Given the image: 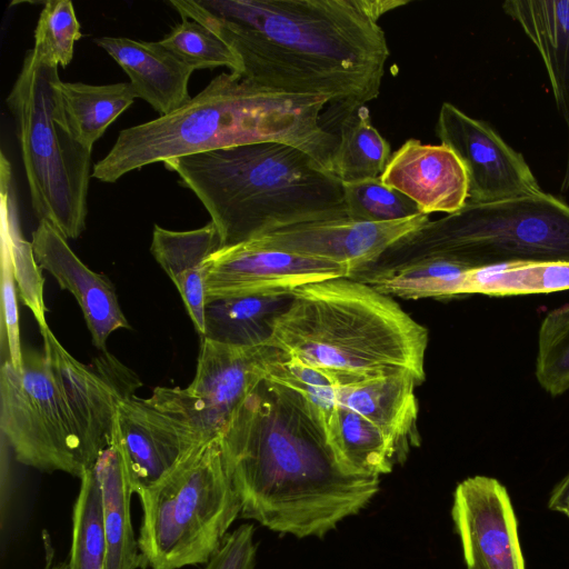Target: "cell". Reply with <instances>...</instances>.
Masks as SVG:
<instances>
[{
	"mask_svg": "<svg viewBox=\"0 0 569 569\" xmlns=\"http://www.w3.org/2000/svg\"><path fill=\"white\" fill-rule=\"evenodd\" d=\"M220 37L242 78L325 97L340 118L378 98L390 56L379 19L408 0H170Z\"/></svg>",
	"mask_w": 569,
	"mask_h": 569,
	"instance_id": "6da1fadb",
	"label": "cell"
},
{
	"mask_svg": "<svg viewBox=\"0 0 569 569\" xmlns=\"http://www.w3.org/2000/svg\"><path fill=\"white\" fill-rule=\"evenodd\" d=\"M241 517L298 538L323 537L379 491L337 457L301 396L264 379L219 436Z\"/></svg>",
	"mask_w": 569,
	"mask_h": 569,
	"instance_id": "7a4b0ae2",
	"label": "cell"
},
{
	"mask_svg": "<svg viewBox=\"0 0 569 569\" xmlns=\"http://www.w3.org/2000/svg\"><path fill=\"white\" fill-rule=\"evenodd\" d=\"M329 107L325 97L278 91L223 72L180 109L121 130L91 176L110 183L156 162L259 142L293 146L331 172L338 136L326 123Z\"/></svg>",
	"mask_w": 569,
	"mask_h": 569,
	"instance_id": "3957f363",
	"label": "cell"
},
{
	"mask_svg": "<svg viewBox=\"0 0 569 569\" xmlns=\"http://www.w3.org/2000/svg\"><path fill=\"white\" fill-rule=\"evenodd\" d=\"M277 320L270 343L339 387L400 371L425 381L428 330L400 305L351 277L306 283Z\"/></svg>",
	"mask_w": 569,
	"mask_h": 569,
	"instance_id": "277c9868",
	"label": "cell"
},
{
	"mask_svg": "<svg viewBox=\"0 0 569 569\" xmlns=\"http://www.w3.org/2000/svg\"><path fill=\"white\" fill-rule=\"evenodd\" d=\"M163 164L204 206L222 247L296 224L348 218L342 182L287 143L218 149Z\"/></svg>",
	"mask_w": 569,
	"mask_h": 569,
	"instance_id": "5b68a950",
	"label": "cell"
},
{
	"mask_svg": "<svg viewBox=\"0 0 569 569\" xmlns=\"http://www.w3.org/2000/svg\"><path fill=\"white\" fill-rule=\"evenodd\" d=\"M429 257L459 260L472 269L515 262H569V206L539 192L476 203L428 221L367 268L388 271Z\"/></svg>",
	"mask_w": 569,
	"mask_h": 569,
	"instance_id": "8992f818",
	"label": "cell"
},
{
	"mask_svg": "<svg viewBox=\"0 0 569 569\" xmlns=\"http://www.w3.org/2000/svg\"><path fill=\"white\" fill-rule=\"evenodd\" d=\"M61 84L58 64L32 48L6 101L16 121L34 214L68 240L86 229L91 150L70 127Z\"/></svg>",
	"mask_w": 569,
	"mask_h": 569,
	"instance_id": "52a82bcc",
	"label": "cell"
},
{
	"mask_svg": "<svg viewBox=\"0 0 569 569\" xmlns=\"http://www.w3.org/2000/svg\"><path fill=\"white\" fill-rule=\"evenodd\" d=\"M141 561L150 569L207 563L241 513L219 437L193 450L157 486L138 495Z\"/></svg>",
	"mask_w": 569,
	"mask_h": 569,
	"instance_id": "ba28073f",
	"label": "cell"
},
{
	"mask_svg": "<svg viewBox=\"0 0 569 569\" xmlns=\"http://www.w3.org/2000/svg\"><path fill=\"white\" fill-rule=\"evenodd\" d=\"M0 429L22 465L79 478L88 469L74 423L43 351L23 350L21 370L3 361Z\"/></svg>",
	"mask_w": 569,
	"mask_h": 569,
	"instance_id": "9c48e42d",
	"label": "cell"
},
{
	"mask_svg": "<svg viewBox=\"0 0 569 569\" xmlns=\"http://www.w3.org/2000/svg\"><path fill=\"white\" fill-rule=\"evenodd\" d=\"M282 352L270 342L241 347L202 338L191 383L187 388L157 387L147 399L187 423L204 442L210 441L220 436Z\"/></svg>",
	"mask_w": 569,
	"mask_h": 569,
	"instance_id": "30bf717a",
	"label": "cell"
},
{
	"mask_svg": "<svg viewBox=\"0 0 569 569\" xmlns=\"http://www.w3.org/2000/svg\"><path fill=\"white\" fill-rule=\"evenodd\" d=\"M43 353L74 423L88 468L112 441L117 407L133 391L123 387L126 368L112 356L89 367L73 358L52 331L40 330Z\"/></svg>",
	"mask_w": 569,
	"mask_h": 569,
	"instance_id": "8fae6325",
	"label": "cell"
},
{
	"mask_svg": "<svg viewBox=\"0 0 569 569\" xmlns=\"http://www.w3.org/2000/svg\"><path fill=\"white\" fill-rule=\"evenodd\" d=\"M436 132L440 142L455 152L466 169L468 201L486 203L542 191L523 157L488 122L443 102Z\"/></svg>",
	"mask_w": 569,
	"mask_h": 569,
	"instance_id": "7c38bea8",
	"label": "cell"
},
{
	"mask_svg": "<svg viewBox=\"0 0 569 569\" xmlns=\"http://www.w3.org/2000/svg\"><path fill=\"white\" fill-rule=\"evenodd\" d=\"M112 440L137 495L161 482L191 450L204 443L187 423L133 395L118 403Z\"/></svg>",
	"mask_w": 569,
	"mask_h": 569,
	"instance_id": "4fadbf2b",
	"label": "cell"
},
{
	"mask_svg": "<svg viewBox=\"0 0 569 569\" xmlns=\"http://www.w3.org/2000/svg\"><path fill=\"white\" fill-rule=\"evenodd\" d=\"M348 267L259 247L250 241L222 247L204 262L206 303L266 293L339 277Z\"/></svg>",
	"mask_w": 569,
	"mask_h": 569,
	"instance_id": "5bb4252c",
	"label": "cell"
},
{
	"mask_svg": "<svg viewBox=\"0 0 569 569\" xmlns=\"http://www.w3.org/2000/svg\"><path fill=\"white\" fill-rule=\"evenodd\" d=\"M428 221L429 216L425 213L378 223L342 218L296 224L249 241L262 248L345 266L352 276Z\"/></svg>",
	"mask_w": 569,
	"mask_h": 569,
	"instance_id": "9a60e30c",
	"label": "cell"
},
{
	"mask_svg": "<svg viewBox=\"0 0 569 569\" xmlns=\"http://www.w3.org/2000/svg\"><path fill=\"white\" fill-rule=\"evenodd\" d=\"M451 515L467 569H526L517 518L497 479L475 476L458 483Z\"/></svg>",
	"mask_w": 569,
	"mask_h": 569,
	"instance_id": "2e32d148",
	"label": "cell"
},
{
	"mask_svg": "<svg viewBox=\"0 0 569 569\" xmlns=\"http://www.w3.org/2000/svg\"><path fill=\"white\" fill-rule=\"evenodd\" d=\"M31 242L39 266L56 278L62 290L74 296L92 343L104 352L106 342L113 331L130 328L113 284L104 274L89 269L49 221H39Z\"/></svg>",
	"mask_w": 569,
	"mask_h": 569,
	"instance_id": "e0dca14e",
	"label": "cell"
},
{
	"mask_svg": "<svg viewBox=\"0 0 569 569\" xmlns=\"http://www.w3.org/2000/svg\"><path fill=\"white\" fill-rule=\"evenodd\" d=\"M381 181L410 198L422 213L457 212L468 201V177L447 146L411 138L391 153Z\"/></svg>",
	"mask_w": 569,
	"mask_h": 569,
	"instance_id": "ac0fdd59",
	"label": "cell"
},
{
	"mask_svg": "<svg viewBox=\"0 0 569 569\" xmlns=\"http://www.w3.org/2000/svg\"><path fill=\"white\" fill-rule=\"evenodd\" d=\"M94 42L128 74L137 98L147 101L160 117L180 109L191 100L188 83L194 70L159 41L101 37Z\"/></svg>",
	"mask_w": 569,
	"mask_h": 569,
	"instance_id": "d6986e66",
	"label": "cell"
},
{
	"mask_svg": "<svg viewBox=\"0 0 569 569\" xmlns=\"http://www.w3.org/2000/svg\"><path fill=\"white\" fill-rule=\"evenodd\" d=\"M503 11L537 48L557 108L567 128V162L561 189L569 188V0H507Z\"/></svg>",
	"mask_w": 569,
	"mask_h": 569,
	"instance_id": "ffe728a7",
	"label": "cell"
},
{
	"mask_svg": "<svg viewBox=\"0 0 569 569\" xmlns=\"http://www.w3.org/2000/svg\"><path fill=\"white\" fill-rule=\"evenodd\" d=\"M222 247L219 231L210 221L188 231L154 226L150 251L177 287L198 333L206 332L204 262Z\"/></svg>",
	"mask_w": 569,
	"mask_h": 569,
	"instance_id": "44dd1931",
	"label": "cell"
},
{
	"mask_svg": "<svg viewBox=\"0 0 569 569\" xmlns=\"http://www.w3.org/2000/svg\"><path fill=\"white\" fill-rule=\"evenodd\" d=\"M421 383L409 371L369 379L338 389V403L372 422L407 453L417 438Z\"/></svg>",
	"mask_w": 569,
	"mask_h": 569,
	"instance_id": "7402d4cb",
	"label": "cell"
},
{
	"mask_svg": "<svg viewBox=\"0 0 569 569\" xmlns=\"http://www.w3.org/2000/svg\"><path fill=\"white\" fill-rule=\"evenodd\" d=\"M292 299V290H278L208 302L203 338L241 347L269 343L277 320Z\"/></svg>",
	"mask_w": 569,
	"mask_h": 569,
	"instance_id": "603a6c76",
	"label": "cell"
},
{
	"mask_svg": "<svg viewBox=\"0 0 569 569\" xmlns=\"http://www.w3.org/2000/svg\"><path fill=\"white\" fill-rule=\"evenodd\" d=\"M103 500V525L107 542L104 569H136L140 562L138 542L130 519L133 493L118 445L111 443L93 463Z\"/></svg>",
	"mask_w": 569,
	"mask_h": 569,
	"instance_id": "cb8c5ba5",
	"label": "cell"
},
{
	"mask_svg": "<svg viewBox=\"0 0 569 569\" xmlns=\"http://www.w3.org/2000/svg\"><path fill=\"white\" fill-rule=\"evenodd\" d=\"M327 437L342 465L357 475L389 473L406 456L377 426L339 403L329 420Z\"/></svg>",
	"mask_w": 569,
	"mask_h": 569,
	"instance_id": "d4e9b609",
	"label": "cell"
},
{
	"mask_svg": "<svg viewBox=\"0 0 569 569\" xmlns=\"http://www.w3.org/2000/svg\"><path fill=\"white\" fill-rule=\"evenodd\" d=\"M0 203L1 247L10 256L19 297L34 316L40 330L48 329L42 269L36 259L32 242L27 241L21 233L11 164L3 152L0 160Z\"/></svg>",
	"mask_w": 569,
	"mask_h": 569,
	"instance_id": "484cf974",
	"label": "cell"
},
{
	"mask_svg": "<svg viewBox=\"0 0 569 569\" xmlns=\"http://www.w3.org/2000/svg\"><path fill=\"white\" fill-rule=\"evenodd\" d=\"M331 172L342 182L380 178L391 157L389 142L371 122L367 106L345 113L336 130Z\"/></svg>",
	"mask_w": 569,
	"mask_h": 569,
	"instance_id": "4316f807",
	"label": "cell"
},
{
	"mask_svg": "<svg viewBox=\"0 0 569 569\" xmlns=\"http://www.w3.org/2000/svg\"><path fill=\"white\" fill-rule=\"evenodd\" d=\"M563 290H569V262H515L470 269L462 274L457 296L506 297Z\"/></svg>",
	"mask_w": 569,
	"mask_h": 569,
	"instance_id": "83f0119b",
	"label": "cell"
},
{
	"mask_svg": "<svg viewBox=\"0 0 569 569\" xmlns=\"http://www.w3.org/2000/svg\"><path fill=\"white\" fill-rule=\"evenodd\" d=\"M64 111L77 139L88 149L137 98L130 82L93 86L62 82Z\"/></svg>",
	"mask_w": 569,
	"mask_h": 569,
	"instance_id": "f1b7e54d",
	"label": "cell"
},
{
	"mask_svg": "<svg viewBox=\"0 0 569 569\" xmlns=\"http://www.w3.org/2000/svg\"><path fill=\"white\" fill-rule=\"evenodd\" d=\"M72 513L71 569H104L107 542L101 485L93 466L80 477Z\"/></svg>",
	"mask_w": 569,
	"mask_h": 569,
	"instance_id": "f546056e",
	"label": "cell"
},
{
	"mask_svg": "<svg viewBox=\"0 0 569 569\" xmlns=\"http://www.w3.org/2000/svg\"><path fill=\"white\" fill-rule=\"evenodd\" d=\"M535 375L552 397L569 390V303L551 310L541 321Z\"/></svg>",
	"mask_w": 569,
	"mask_h": 569,
	"instance_id": "4dcf8cb0",
	"label": "cell"
},
{
	"mask_svg": "<svg viewBox=\"0 0 569 569\" xmlns=\"http://www.w3.org/2000/svg\"><path fill=\"white\" fill-rule=\"evenodd\" d=\"M159 42L193 70L227 67L231 72L240 71V61L232 49L196 20L182 18Z\"/></svg>",
	"mask_w": 569,
	"mask_h": 569,
	"instance_id": "1f68e13d",
	"label": "cell"
},
{
	"mask_svg": "<svg viewBox=\"0 0 569 569\" xmlns=\"http://www.w3.org/2000/svg\"><path fill=\"white\" fill-rule=\"evenodd\" d=\"M266 379L301 396L327 433L329 420L338 405L339 389L330 377L282 352L270 363Z\"/></svg>",
	"mask_w": 569,
	"mask_h": 569,
	"instance_id": "d6a6232c",
	"label": "cell"
},
{
	"mask_svg": "<svg viewBox=\"0 0 569 569\" xmlns=\"http://www.w3.org/2000/svg\"><path fill=\"white\" fill-rule=\"evenodd\" d=\"M348 218L366 222H389L418 216L410 198L386 186L380 178L342 183Z\"/></svg>",
	"mask_w": 569,
	"mask_h": 569,
	"instance_id": "836d02e7",
	"label": "cell"
},
{
	"mask_svg": "<svg viewBox=\"0 0 569 569\" xmlns=\"http://www.w3.org/2000/svg\"><path fill=\"white\" fill-rule=\"evenodd\" d=\"M81 37L80 23L71 1L44 2L34 30L33 46L42 59L67 67L73 58L74 42Z\"/></svg>",
	"mask_w": 569,
	"mask_h": 569,
	"instance_id": "e575fe53",
	"label": "cell"
},
{
	"mask_svg": "<svg viewBox=\"0 0 569 569\" xmlns=\"http://www.w3.org/2000/svg\"><path fill=\"white\" fill-rule=\"evenodd\" d=\"M10 256L1 247L2 326L7 338L8 361L17 370L22 369L23 350L20 341L17 289Z\"/></svg>",
	"mask_w": 569,
	"mask_h": 569,
	"instance_id": "d590c367",
	"label": "cell"
},
{
	"mask_svg": "<svg viewBox=\"0 0 569 569\" xmlns=\"http://www.w3.org/2000/svg\"><path fill=\"white\" fill-rule=\"evenodd\" d=\"M253 533L252 525H241L228 533L204 569H254L257 545Z\"/></svg>",
	"mask_w": 569,
	"mask_h": 569,
	"instance_id": "8d00e7d4",
	"label": "cell"
},
{
	"mask_svg": "<svg viewBox=\"0 0 569 569\" xmlns=\"http://www.w3.org/2000/svg\"><path fill=\"white\" fill-rule=\"evenodd\" d=\"M548 507L569 517V473L555 487Z\"/></svg>",
	"mask_w": 569,
	"mask_h": 569,
	"instance_id": "74e56055",
	"label": "cell"
},
{
	"mask_svg": "<svg viewBox=\"0 0 569 569\" xmlns=\"http://www.w3.org/2000/svg\"><path fill=\"white\" fill-rule=\"evenodd\" d=\"M46 569H71V566H70V563L68 561V562L58 563V565L52 566V567H48Z\"/></svg>",
	"mask_w": 569,
	"mask_h": 569,
	"instance_id": "f35d334b",
	"label": "cell"
}]
</instances>
